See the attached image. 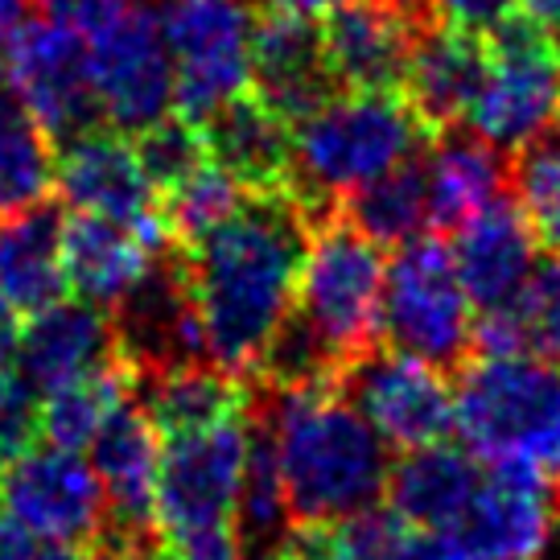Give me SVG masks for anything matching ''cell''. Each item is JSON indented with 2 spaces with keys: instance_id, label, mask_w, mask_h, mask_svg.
Masks as SVG:
<instances>
[{
  "instance_id": "1",
  "label": "cell",
  "mask_w": 560,
  "mask_h": 560,
  "mask_svg": "<svg viewBox=\"0 0 560 560\" xmlns=\"http://www.w3.org/2000/svg\"><path fill=\"white\" fill-rule=\"evenodd\" d=\"M305 252L310 219L289 190H247L223 228L186 247L214 368L252 380L268 338L298 301Z\"/></svg>"
},
{
  "instance_id": "2",
  "label": "cell",
  "mask_w": 560,
  "mask_h": 560,
  "mask_svg": "<svg viewBox=\"0 0 560 560\" xmlns=\"http://www.w3.org/2000/svg\"><path fill=\"white\" fill-rule=\"evenodd\" d=\"M264 396L277 417L280 474L293 524L347 520L384 499L392 445L347 396H338V387H264Z\"/></svg>"
},
{
  "instance_id": "3",
  "label": "cell",
  "mask_w": 560,
  "mask_h": 560,
  "mask_svg": "<svg viewBox=\"0 0 560 560\" xmlns=\"http://www.w3.org/2000/svg\"><path fill=\"white\" fill-rule=\"evenodd\" d=\"M438 137L420 120L404 91H342L338 100L293 128L289 194L310 228L338 214L342 198L400 158Z\"/></svg>"
},
{
  "instance_id": "4",
  "label": "cell",
  "mask_w": 560,
  "mask_h": 560,
  "mask_svg": "<svg viewBox=\"0 0 560 560\" xmlns=\"http://www.w3.org/2000/svg\"><path fill=\"white\" fill-rule=\"evenodd\" d=\"M457 433L482 462H524L560 478V368L532 354L474 359L454 380Z\"/></svg>"
},
{
  "instance_id": "5",
  "label": "cell",
  "mask_w": 560,
  "mask_h": 560,
  "mask_svg": "<svg viewBox=\"0 0 560 560\" xmlns=\"http://www.w3.org/2000/svg\"><path fill=\"white\" fill-rule=\"evenodd\" d=\"M380 330L387 347L417 354L457 380L474 363V305L462 289L454 247L433 231L396 247L384 272Z\"/></svg>"
},
{
  "instance_id": "6",
  "label": "cell",
  "mask_w": 560,
  "mask_h": 560,
  "mask_svg": "<svg viewBox=\"0 0 560 560\" xmlns=\"http://www.w3.org/2000/svg\"><path fill=\"white\" fill-rule=\"evenodd\" d=\"M384 247L371 244L342 214L310 228V252L301 268L298 310L347 368L363 350L380 347V310H384ZM342 375V371H338Z\"/></svg>"
},
{
  "instance_id": "7",
  "label": "cell",
  "mask_w": 560,
  "mask_h": 560,
  "mask_svg": "<svg viewBox=\"0 0 560 560\" xmlns=\"http://www.w3.org/2000/svg\"><path fill=\"white\" fill-rule=\"evenodd\" d=\"M552 116H560V34L532 13H508L487 30V74L466 124L511 153Z\"/></svg>"
},
{
  "instance_id": "8",
  "label": "cell",
  "mask_w": 560,
  "mask_h": 560,
  "mask_svg": "<svg viewBox=\"0 0 560 560\" xmlns=\"http://www.w3.org/2000/svg\"><path fill=\"white\" fill-rule=\"evenodd\" d=\"M252 4L247 0H165L161 25L174 50V112L202 124L252 88Z\"/></svg>"
},
{
  "instance_id": "9",
  "label": "cell",
  "mask_w": 560,
  "mask_h": 560,
  "mask_svg": "<svg viewBox=\"0 0 560 560\" xmlns=\"http://www.w3.org/2000/svg\"><path fill=\"white\" fill-rule=\"evenodd\" d=\"M161 450L165 441L132 384L91 438V470L100 474L107 494V524L100 540L120 548L128 560H140L165 544L158 524Z\"/></svg>"
},
{
  "instance_id": "10",
  "label": "cell",
  "mask_w": 560,
  "mask_h": 560,
  "mask_svg": "<svg viewBox=\"0 0 560 560\" xmlns=\"http://www.w3.org/2000/svg\"><path fill=\"white\" fill-rule=\"evenodd\" d=\"M338 396H347L392 450L433 445L457 429L454 380L387 342L350 359L338 375Z\"/></svg>"
},
{
  "instance_id": "11",
  "label": "cell",
  "mask_w": 560,
  "mask_h": 560,
  "mask_svg": "<svg viewBox=\"0 0 560 560\" xmlns=\"http://www.w3.org/2000/svg\"><path fill=\"white\" fill-rule=\"evenodd\" d=\"M560 524V478L524 462H487L474 499L441 536L454 560H540Z\"/></svg>"
},
{
  "instance_id": "12",
  "label": "cell",
  "mask_w": 560,
  "mask_h": 560,
  "mask_svg": "<svg viewBox=\"0 0 560 560\" xmlns=\"http://www.w3.org/2000/svg\"><path fill=\"white\" fill-rule=\"evenodd\" d=\"M9 79L54 149L107 124L91 70V42L67 25L46 18L25 21L9 42Z\"/></svg>"
},
{
  "instance_id": "13",
  "label": "cell",
  "mask_w": 560,
  "mask_h": 560,
  "mask_svg": "<svg viewBox=\"0 0 560 560\" xmlns=\"http://www.w3.org/2000/svg\"><path fill=\"white\" fill-rule=\"evenodd\" d=\"M91 70L107 128L137 137L174 112V50L153 4H132L91 37Z\"/></svg>"
},
{
  "instance_id": "14",
  "label": "cell",
  "mask_w": 560,
  "mask_h": 560,
  "mask_svg": "<svg viewBox=\"0 0 560 560\" xmlns=\"http://www.w3.org/2000/svg\"><path fill=\"white\" fill-rule=\"evenodd\" d=\"M247 408V404H244ZM247 417H228L210 429L170 438L158 470V524L165 536L207 524H235L244 482Z\"/></svg>"
},
{
  "instance_id": "15",
  "label": "cell",
  "mask_w": 560,
  "mask_h": 560,
  "mask_svg": "<svg viewBox=\"0 0 560 560\" xmlns=\"http://www.w3.org/2000/svg\"><path fill=\"white\" fill-rule=\"evenodd\" d=\"M0 503L25 532L50 544L100 540L107 524V494L100 474L74 450H30L0 470Z\"/></svg>"
},
{
  "instance_id": "16",
  "label": "cell",
  "mask_w": 560,
  "mask_h": 560,
  "mask_svg": "<svg viewBox=\"0 0 560 560\" xmlns=\"http://www.w3.org/2000/svg\"><path fill=\"white\" fill-rule=\"evenodd\" d=\"M252 91L289 128H298L342 95L326 54L322 21H314V13H260L252 25Z\"/></svg>"
},
{
  "instance_id": "17",
  "label": "cell",
  "mask_w": 560,
  "mask_h": 560,
  "mask_svg": "<svg viewBox=\"0 0 560 560\" xmlns=\"http://www.w3.org/2000/svg\"><path fill=\"white\" fill-rule=\"evenodd\" d=\"M21 375L37 387V396H50L58 387L88 380L95 371L120 363V338L112 310L91 301H54L46 310L30 314V326H21L18 347Z\"/></svg>"
},
{
  "instance_id": "18",
  "label": "cell",
  "mask_w": 560,
  "mask_h": 560,
  "mask_svg": "<svg viewBox=\"0 0 560 560\" xmlns=\"http://www.w3.org/2000/svg\"><path fill=\"white\" fill-rule=\"evenodd\" d=\"M54 190L67 210H88V214H104L116 223H132V228L161 210L158 190L140 170L137 149L128 144L124 132L107 124L58 149Z\"/></svg>"
},
{
  "instance_id": "19",
  "label": "cell",
  "mask_w": 560,
  "mask_h": 560,
  "mask_svg": "<svg viewBox=\"0 0 560 560\" xmlns=\"http://www.w3.org/2000/svg\"><path fill=\"white\" fill-rule=\"evenodd\" d=\"M322 37L342 91H404L420 30L396 0H342L322 13Z\"/></svg>"
},
{
  "instance_id": "20",
  "label": "cell",
  "mask_w": 560,
  "mask_h": 560,
  "mask_svg": "<svg viewBox=\"0 0 560 560\" xmlns=\"http://www.w3.org/2000/svg\"><path fill=\"white\" fill-rule=\"evenodd\" d=\"M511 153L478 137L470 124H457L429 144V231L454 240L462 228L508 190Z\"/></svg>"
},
{
  "instance_id": "21",
  "label": "cell",
  "mask_w": 560,
  "mask_h": 560,
  "mask_svg": "<svg viewBox=\"0 0 560 560\" xmlns=\"http://www.w3.org/2000/svg\"><path fill=\"white\" fill-rule=\"evenodd\" d=\"M482 74H487V34L441 21L412 46L404 100L433 132H445L466 124L474 95L482 88Z\"/></svg>"
},
{
  "instance_id": "22",
  "label": "cell",
  "mask_w": 560,
  "mask_h": 560,
  "mask_svg": "<svg viewBox=\"0 0 560 560\" xmlns=\"http://www.w3.org/2000/svg\"><path fill=\"white\" fill-rule=\"evenodd\" d=\"M454 264L474 310H494L524 284L536 264V231L515 194L503 190L470 228L454 235Z\"/></svg>"
},
{
  "instance_id": "23",
  "label": "cell",
  "mask_w": 560,
  "mask_h": 560,
  "mask_svg": "<svg viewBox=\"0 0 560 560\" xmlns=\"http://www.w3.org/2000/svg\"><path fill=\"white\" fill-rule=\"evenodd\" d=\"M210 161L223 165L244 190H289L293 174V128L247 88L223 107H214L207 120Z\"/></svg>"
},
{
  "instance_id": "24",
  "label": "cell",
  "mask_w": 560,
  "mask_h": 560,
  "mask_svg": "<svg viewBox=\"0 0 560 560\" xmlns=\"http://www.w3.org/2000/svg\"><path fill=\"white\" fill-rule=\"evenodd\" d=\"M165 247H153L144 231L132 223H116L104 214L88 210H67V231H62V264H67V284L74 298L116 310V301L144 277V268Z\"/></svg>"
},
{
  "instance_id": "25",
  "label": "cell",
  "mask_w": 560,
  "mask_h": 560,
  "mask_svg": "<svg viewBox=\"0 0 560 560\" xmlns=\"http://www.w3.org/2000/svg\"><path fill=\"white\" fill-rule=\"evenodd\" d=\"M478 482H482V470L470 450L433 441V445L400 450L387 470L384 499L404 524L420 532H445L466 511Z\"/></svg>"
},
{
  "instance_id": "26",
  "label": "cell",
  "mask_w": 560,
  "mask_h": 560,
  "mask_svg": "<svg viewBox=\"0 0 560 560\" xmlns=\"http://www.w3.org/2000/svg\"><path fill=\"white\" fill-rule=\"evenodd\" d=\"M62 231L67 207L50 198L0 219V289L21 314H37L70 293Z\"/></svg>"
},
{
  "instance_id": "27",
  "label": "cell",
  "mask_w": 560,
  "mask_h": 560,
  "mask_svg": "<svg viewBox=\"0 0 560 560\" xmlns=\"http://www.w3.org/2000/svg\"><path fill=\"white\" fill-rule=\"evenodd\" d=\"M429 144L400 158L392 170L375 174L363 186H354L342 198L338 214L350 228L363 231L371 244L396 252L429 231Z\"/></svg>"
},
{
  "instance_id": "28",
  "label": "cell",
  "mask_w": 560,
  "mask_h": 560,
  "mask_svg": "<svg viewBox=\"0 0 560 560\" xmlns=\"http://www.w3.org/2000/svg\"><path fill=\"white\" fill-rule=\"evenodd\" d=\"M137 396L149 420L158 424L161 441H170L240 417L247 404V384L214 363H186V368L137 380Z\"/></svg>"
},
{
  "instance_id": "29",
  "label": "cell",
  "mask_w": 560,
  "mask_h": 560,
  "mask_svg": "<svg viewBox=\"0 0 560 560\" xmlns=\"http://www.w3.org/2000/svg\"><path fill=\"white\" fill-rule=\"evenodd\" d=\"M58 149L18 91H0V219L34 207L54 190Z\"/></svg>"
},
{
  "instance_id": "30",
  "label": "cell",
  "mask_w": 560,
  "mask_h": 560,
  "mask_svg": "<svg viewBox=\"0 0 560 560\" xmlns=\"http://www.w3.org/2000/svg\"><path fill=\"white\" fill-rule=\"evenodd\" d=\"M508 190L536 231V244L560 256V116L511 149Z\"/></svg>"
},
{
  "instance_id": "31",
  "label": "cell",
  "mask_w": 560,
  "mask_h": 560,
  "mask_svg": "<svg viewBox=\"0 0 560 560\" xmlns=\"http://www.w3.org/2000/svg\"><path fill=\"white\" fill-rule=\"evenodd\" d=\"M132 384H137V375L120 359L116 368L95 371L88 380H74V384L50 392L46 404H42V438H46V445L79 454L83 445H91L95 429L112 412V404L120 400Z\"/></svg>"
},
{
  "instance_id": "32",
  "label": "cell",
  "mask_w": 560,
  "mask_h": 560,
  "mask_svg": "<svg viewBox=\"0 0 560 560\" xmlns=\"http://www.w3.org/2000/svg\"><path fill=\"white\" fill-rule=\"evenodd\" d=\"M244 198H247L244 182H235L223 165L207 161L198 174L186 177L177 190L165 194L161 207H165L174 240L190 247L198 240H207L214 228H223L231 214L244 207Z\"/></svg>"
},
{
  "instance_id": "33",
  "label": "cell",
  "mask_w": 560,
  "mask_h": 560,
  "mask_svg": "<svg viewBox=\"0 0 560 560\" xmlns=\"http://www.w3.org/2000/svg\"><path fill=\"white\" fill-rule=\"evenodd\" d=\"M520 350L544 363L560 368V256H544L532 264V272L524 277V284L503 301Z\"/></svg>"
},
{
  "instance_id": "34",
  "label": "cell",
  "mask_w": 560,
  "mask_h": 560,
  "mask_svg": "<svg viewBox=\"0 0 560 560\" xmlns=\"http://www.w3.org/2000/svg\"><path fill=\"white\" fill-rule=\"evenodd\" d=\"M132 149H137L140 170L149 177V186L158 190V198L177 190L186 177H194L210 161L202 124L186 120V116H177V112L161 116L158 124H149L144 132H137Z\"/></svg>"
},
{
  "instance_id": "35",
  "label": "cell",
  "mask_w": 560,
  "mask_h": 560,
  "mask_svg": "<svg viewBox=\"0 0 560 560\" xmlns=\"http://www.w3.org/2000/svg\"><path fill=\"white\" fill-rule=\"evenodd\" d=\"M42 441L37 387L21 371H0V470L13 466Z\"/></svg>"
},
{
  "instance_id": "36",
  "label": "cell",
  "mask_w": 560,
  "mask_h": 560,
  "mask_svg": "<svg viewBox=\"0 0 560 560\" xmlns=\"http://www.w3.org/2000/svg\"><path fill=\"white\" fill-rule=\"evenodd\" d=\"M165 544H170L174 560H244V540H240L235 524H207L190 527V532H174Z\"/></svg>"
},
{
  "instance_id": "37",
  "label": "cell",
  "mask_w": 560,
  "mask_h": 560,
  "mask_svg": "<svg viewBox=\"0 0 560 560\" xmlns=\"http://www.w3.org/2000/svg\"><path fill=\"white\" fill-rule=\"evenodd\" d=\"M438 9L450 25L487 34V30H494L508 13H515V0H438Z\"/></svg>"
},
{
  "instance_id": "38",
  "label": "cell",
  "mask_w": 560,
  "mask_h": 560,
  "mask_svg": "<svg viewBox=\"0 0 560 560\" xmlns=\"http://www.w3.org/2000/svg\"><path fill=\"white\" fill-rule=\"evenodd\" d=\"M37 560H128L120 548H112L107 540H74V544H50L42 548Z\"/></svg>"
},
{
  "instance_id": "39",
  "label": "cell",
  "mask_w": 560,
  "mask_h": 560,
  "mask_svg": "<svg viewBox=\"0 0 560 560\" xmlns=\"http://www.w3.org/2000/svg\"><path fill=\"white\" fill-rule=\"evenodd\" d=\"M0 560H37L34 532H25L13 515H0Z\"/></svg>"
},
{
  "instance_id": "40",
  "label": "cell",
  "mask_w": 560,
  "mask_h": 560,
  "mask_svg": "<svg viewBox=\"0 0 560 560\" xmlns=\"http://www.w3.org/2000/svg\"><path fill=\"white\" fill-rule=\"evenodd\" d=\"M21 310L13 301L4 298V289H0V371L13 368V359H18V347H21Z\"/></svg>"
},
{
  "instance_id": "41",
  "label": "cell",
  "mask_w": 560,
  "mask_h": 560,
  "mask_svg": "<svg viewBox=\"0 0 560 560\" xmlns=\"http://www.w3.org/2000/svg\"><path fill=\"white\" fill-rule=\"evenodd\" d=\"M34 0H0V46H9L25 21L34 18Z\"/></svg>"
},
{
  "instance_id": "42",
  "label": "cell",
  "mask_w": 560,
  "mask_h": 560,
  "mask_svg": "<svg viewBox=\"0 0 560 560\" xmlns=\"http://www.w3.org/2000/svg\"><path fill=\"white\" fill-rule=\"evenodd\" d=\"M252 9H260V13H272V9H284V13H330L334 4H342V0H247Z\"/></svg>"
},
{
  "instance_id": "43",
  "label": "cell",
  "mask_w": 560,
  "mask_h": 560,
  "mask_svg": "<svg viewBox=\"0 0 560 560\" xmlns=\"http://www.w3.org/2000/svg\"><path fill=\"white\" fill-rule=\"evenodd\" d=\"M396 4L408 13V21L417 25L420 34H429L433 25H441V21H445V18H441V9H438V0H396Z\"/></svg>"
},
{
  "instance_id": "44",
  "label": "cell",
  "mask_w": 560,
  "mask_h": 560,
  "mask_svg": "<svg viewBox=\"0 0 560 560\" xmlns=\"http://www.w3.org/2000/svg\"><path fill=\"white\" fill-rule=\"evenodd\" d=\"M524 13L548 25L552 34H560V0H524Z\"/></svg>"
},
{
  "instance_id": "45",
  "label": "cell",
  "mask_w": 560,
  "mask_h": 560,
  "mask_svg": "<svg viewBox=\"0 0 560 560\" xmlns=\"http://www.w3.org/2000/svg\"><path fill=\"white\" fill-rule=\"evenodd\" d=\"M140 560H174V552H170V544H161V548H153V552H144Z\"/></svg>"
},
{
  "instance_id": "46",
  "label": "cell",
  "mask_w": 560,
  "mask_h": 560,
  "mask_svg": "<svg viewBox=\"0 0 560 560\" xmlns=\"http://www.w3.org/2000/svg\"><path fill=\"white\" fill-rule=\"evenodd\" d=\"M252 560H284V557H280V552H256Z\"/></svg>"
},
{
  "instance_id": "47",
  "label": "cell",
  "mask_w": 560,
  "mask_h": 560,
  "mask_svg": "<svg viewBox=\"0 0 560 560\" xmlns=\"http://www.w3.org/2000/svg\"><path fill=\"white\" fill-rule=\"evenodd\" d=\"M0 74H4V67H0Z\"/></svg>"
}]
</instances>
